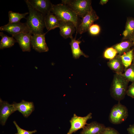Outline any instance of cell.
<instances>
[{
    "label": "cell",
    "mask_w": 134,
    "mask_h": 134,
    "mask_svg": "<svg viewBox=\"0 0 134 134\" xmlns=\"http://www.w3.org/2000/svg\"><path fill=\"white\" fill-rule=\"evenodd\" d=\"M0 36L1 37L0 42V49L10 47L17 42L16 40L13 36H9L2 32H0Z\"/></svg>",
    "instance_id": "cell-21"
},
{
    "label": "cell",
    "mask_w": 134,
    "mask_h": 134,
    "mask_svg": "<svg viewBox=\"0 0 134 134\" xmlns=\"http://www.w3.org/2000/svg\"><path fill=\"white\" fill-rule=\"evenodd\" d=\"M62 3L82 18L93 8L90 0H62Z\"/></svg>",
    "instance_id": "cell-4"
},
{
    "label": "cell",
    "mask_w": 134,
    "mask_h": 134,
    "mask_svg": "<svg viewBox=\"0 0 134 134\" xmlns=\"http://www.w3.org/2000/svg\"><path fill=\"white\" fill-rule=\"evenodd\" d=\"M122 73L124 77L129 82H134V64H132L128 68L125 69Z\"/></svg>",
    "instance_id": "cell-24"
},
{
    "label": "cell",
    "mask_w": 134,
    "mask_h": 134,
    "mask_svg": "<svg viewBox=\"0 0 134 134\" xmlns=\"http://www.w3.org/2000/svg\"><path fill=\"white\" fill-rule=\"evenodd\" d=\"M13 123L16 126L17 131V133L15 134H32L36 133L37 131L36 130L32 131L26 130L21 128L18 125L15 121H13Z\"/></svg>",
    "instance_id": "cell-27"
},
{
    "label": "cell",
    "mask_w": 134,
    "mask_h": 134,
    "mask_svg": "<svg viewBox=\"0 0 134 134\" xmlns=\"http://www.w3.org/2000/svg\"><path fill=\"white\" fill-rule=\"evenodd\" d=\"M92 115L91 113H90L85 116L81 117L74 114L69 121L71 126L67 134H72L81 129H83L88 124L87 123L88 120L92 118Z\"/></svg>",
    "instance_id": "cell-7"
},
{
    "label": "cell",
    "mask_w": 134,
    "mask_h": 134,
    "mask_svg": "<svg viewBox=\"0 0 134 134\" xmlns=\"http://www.w3.org/2000/svg\"><path fill=\"white\" fill-rule=\"evenodd\" d=\"M45 27L48 32L59 27L60 21L53 13L50 12L46 14L44 18Z\"/></svg>",
    "instance_id": "cell-19"
},
{
    "label": "cell",
    "mask_w": 134,
    "mask_h": 134,
    "mask_svg": "<svg viewBox=\"0 0 134 134\" xmlns=\"http://www.w3.org/2000/svg\"><path fill=\"white\" fill-rule=\"evenodd\" d=\"M32 34L30 32L21 33L12 36L16 39L23 52H30L31 50V40Z\"/></svg>",
    "instance_id": "cell-10"
},
{
    "label": "cell",
    "mask_w": 134,
    "mask_h": 134,
    "mask_svg": "<svg viewBox=\"0 0 134 134\" xmlns=\"http://www.w3.org/2000/svg\"><path fill=\"white\" fill-rule=\"evenodd\" d=\"M47 33L43 34H34L32 36L31 45L34 49L39 53L48 51L49 48L46 42L45 37Z\"/></svg>",
    "instance_id": "cell-9"
},
{
    "label": "cell",
    "mask_w": 134,
    "mask_h": 134,
    "mask_svg": "<svg viewBox=\"0 0 134 134\" xmlns=\"http://www.w3.org/2000/svg\"><path fill=\"white\" fill-rule=\"evenodd\" d=\"M106 127L103 124L93 121L86 125L80 134H102Z\"/></svg>",
    "instance_id": "cell-15"
},
{
    "label": "cell",
    "mask_w": 134,
    "mask_h": 134,
    "mask_svg": "<svg viewBox=\"0 0 134 134\" xmlns=\"http://www.w3.org/2000/svg\"><path fill=\"white\" fill-rule=\"evenodd\" d=\"M15 111L12 104L7 101H3L0 99V121L2 125H4L8 118L12 113Z\"/></svg>",
    "instance_id": "cell-12"
},
{
    "label": "cell",
    "mask_w": 134,
    "mask_h": 134,
    "mask_svg": "<svg viewBox=\"0 0 134 134\" xmlns=\"http://www.w3.org/2000/svg\"><path fill=\"white\" fill-rule=\"evenodd\" d=\"M134 45L132 41L128 40L122 41L112 46L117 51L118 54L121 55L130 50Z\"/></svg>",
    "instance_id": "cell-20"
},
{
    "label": "cell",
    "mask_w": 134,
    "mask_h": 134,
    "mask_svg": "<svg viewBox=\"0 0 134 134\" xmlns=\"http://www.w3.org/2000/svg\"><path fill=\"white\" fill-rule=\"evenodd\" d=\"M108 1V0H101L99 4L102 5H103L106 4Z\"/></svg>",
    "instance_id": "cell-31"
},
{
    "label": "cell",
    "mask_w": 134,
    "mask_h": 134,
    "mask_svg": "<svg viewBox=\"0 0 134 134\" xmlns=\"http://www.w3.org/2000/svg\"><path fill=\"white\" fill-rule=\"evenodd\" d=\"M29 3L38 11L46 15L50 12L52 4L49 0H27Z\"/></svg>",
    "instance_id": "cell-13"
},
{
    "label": "cell",
    "mask_w": 134,
    "mask_h": 134,
    "mask_svg": "<svg viewBox=\"0 0 134 134\" xmlns=\"http://www.w3.org/2000/svg\"><path fill=\"white\" fill-rule=\"evenodd\" d=\"M121 55H117L114 58L110 60L107 63L108 67L115 73H122L125 69Z\"/></svg>",
    "instance_id": "cell-17"
},
{
    "label": "cell",
    "mask_w": 134,
    "mask_h": 134,
    "mask_svg": "<svg viewBox=\"0 0 134 134\" xmlns=\"http://www.w3.org/2000/svg\"><path fill=\"white\" fill-rule=\"evenodd\" d=\"M15 110L21 113L23 116L27 118L33 111L34 109V103L32 102L26 101L22 100L19 103L14 102L12 104Z\"/></svg>",
    "instance_id": "cell-11"
},
{
    "label": "cell",
    "mask_w": 134,
    "mask_h": 134,
    "mask_svg": "<svg viewBox=\"0 0 134 134\" xmlns=\"http://www.w3.org/2000/svg\"><path fill=\"white\" fill-rule=\"evenodd\" d=\"M29 14V12L21 14L10 11L8 12L9 19V22L8 23L10 24L20 22L22 19L23 18L26 19L25 17L26 16Z\"/></svg>",
    "instance_id": "cell-23"
},
{
    "label": "cell",
    "mask_w": 134,
    "mask_h": 134,
    "mask_svg": "<svg viewBox=\"0 0 134 134\" xmlns=\"http://www.w3.org/2000/svg\"><path fill=\"white\" fill-rule=\"evenodd\" d=\"M126 94L132 98L134 99V82L132 83L128 87Z\"/></svg>",
    "instance_id": "cell-28"
},
{
    "label": "cell",
    "mask_w": 134,
    "mask_h": 134,
    "mask_svg": "<svg viewBox=\"0 0 134 134\" xmlns=\"http://www.w3.org/2000/svg\"><path fill=\"white\" fill-rule=\"evenodd\" d=\"M99 18L96 11L92 8L83 17L79 25L76 33L81 34L88 31L90 26L94 22Z\"/></svg>",
    "instance_id": "cell-6"
},
{
    "label": "cell",
    "mask_w": 134,
    "mask_h": 134,
    "mask_svg": "<svg viewBox=\"0 0 134 134\" xmlns=\"http://www.w3.org/2000/svg\"><path fill=\"white\" fill-rule=\"evenodd\" d=\"M0 30L7 32L11 35L12 36L20 33L30 32L26 23H21L20 22L8 23L0 27Z\"/></svg>",
    "instance_id": "cell-8"
},
{
    "label": "cell",
    "mask_w": 134,
    "mask_h": 134,
    "mask_svg": "<svg viewBox=\"0 0 134 134\" xmlns=\"http://www.w3.org/2000/svg\"><path fill=\"white\" fill-rule=\"evenodd\" d=\"M132 42H133V44L134 45V39L133 40Z\"/></svg>",
    "instance_id": "cell-33"
},
{
    "label": "cell",
    "mask_w": 134,
    "mask_h": 134,
    "mask_svg": "<svg viewBox=\"0 0 134 134\" xmlns=\"http://www.w3.org/2000/svg\"><path fill=\"white\" fill-rule=\"evenodd\" d=\"M127 130L129 134H134V124L130 125Z\"/></svg>",
    "instance_id": "cell-30"
},
{
    "label": "cell",
    "mask_w": 134,
    "mask_h": 134,
    "mask_svg": "<svg viewBox=\"0 0 134 134\" xmlns=\"http://www.w3.org/2000/svg\"><path fill=\"white\" fill-rule=\"evenodd\" d=\"M132 64H134V46L133 48V60Z\"/></svg>",
    "instance_id": "cell-32"
},
{
    "label": "cell",
    "mask_w": 134,
    "mask_h": 134,
    "mask_svg": "<svg viewBox=\"0 0 134 134\" xmlns=\"http://www.w3.org/2000/svg\"><path fill=\"white\" fill-rule=\"evenodd\" d=\"M76 33L75 37L71 39V41L69 43L71 46L73 57L75 59H77L80 56H83L86 58H88L89 56L84 53L80 49L79 44L82 41L79 39H76Z\"/></svg>",
    "instance_id": "cell-18"
},
{
    "label": "cell",
    "mask_w": 134,
    "mask_h": 134,
    "mask_svg": "<svg viewBox=\"0 0 134 134\" xmlns=\"http://www.w3.org/2000/svg\"><path fill=\"white\" fill-rule=\"evenodd\" d=\"M29 11V15L26 18V23L30 32L32 35L43 34L45 27L44 18L46 15L34 8L27 0H25Z\"/></svg>",
    "instance_id": "cell-1"
},
{
    "label": "cell",
    "mask_w": 134,
    "mask_h": 134,
    "mask_svg": "<svg viewBox=\"0 0 134 134\" xmlns=\"http://www.w3.org/2000/svg\"><path fill=\"white\" fill-rule=\"evenodd\" d=\"M51 12L60 21L72 22L75 26L76 31L79 25V17L66 4L62 3L52 4Z\"/></svg>",
    "instance_id": "cell-3"
},
{
    "label": "cell",
    "mask_w": 134,
    "mask_h": 134,
    "mask_svg": "<svg viewBox=\"0 0 134 134\" xmlns=\"http://www.w3.org/2000/svg\"><path fill=\"white\" fill-rule=\"evenodd\" d=\"M129 82L122 73H115L110 88L111 97L118 102L123 99L126 94Z\"/></svg>",
    "instance_id": "cell-2"
},
{
    "label": "cell",
    "mask_w": 134,
    "mask_h": 134,
    "mask_svg": "<svg viewBox=\"0 0 134 134\" xmlns=\"http://www.w3.org/2000/svg\"><path fill=\"white\" fill-rule=\"evenodd\" d=\"M60 29V34L64 38L66 39L73 38L72 35L76 31L74 24L70 21H60L59 27Z\"/></svg>",
    "instance_id": "cell-14"
},
{
    "label": "cell",
    "mask_w": 134,
    "mask_h": 134,
    "mask_svg": "<svg viewBox=\"0 0 134 134\" xmlns=\"http://www.w3.org/2000/svg\"><path fill=\"white\" fill-rule=\"evenodd\" d=\"M133 51V48L121 55V60L125 69L128 68L132 63Z\"/></svg>",
    "instance_id": "cell-22"
},
{
    "label": "cell",
    "mask_w": 134,
    "mask_h": 134,
    "mask_svg": "<svg viewBox=\"0 0 134 134\" xmlns=\"http://www.w3.org/2000/svg\"><path fill=\"white\" fill-rule=\"evenodd\" d=\"M88 31L91 35H97L99 33L100 28L99 25L93 24L90 26Z\"/></svg>",
    "instance_id": "cell-26"
},
{
    "label": "cell",
    "mask_w": 134,
    "mask_h": 134,
    "mask_svg": "<svg viewBox=\"0 0 134 134\" xmlns=\"http://www.w3.org/2000/svg\"><path fill=\"white\" fill-rule=\"evenodd\" d=\"M117 53L116 50L112 47L105 50L103 53V57L105 58L110 60L114 58Z\"/></svg>",
    "instance_id": "cell-25"
},
{
    "label": "cell",
    "mask_w": 134,
    "mask_h": 134,
    "mask_svg": "<svg viewBox=\"0 0 134 134\" xmlns=\"http://www.w3.org/2000/svg\"><path fill=\"white\" fill-rule=\"evenodd\" d=\"M122 35V41L128 40L133 41L134 39V18H127Z\"/></svg>",
    "instance_id": "cell-16"
},
{
    "label": "cell",
    "mask_w": 134,
    "mask_h": 134,
    "mask_svg": "<svg viewBox=\"0 0 134 134\" xmlns=\"http://www.w3.org/2000/svg\"><path fill=\"white\" fill-rule=\"evenodd\" d=\"M128 116L127 108L120 102L114 105L110 111L109 116V121L114 124H121L125 121Z\"/></svg>",
    "instance_id": "cell-5"
},
{
    "label": "cell",
    "mask_w": 134,
    "mask_h": 134,
    "mask_svg": "<svg viewBox=\"0 0 134 134\" xmlns=\"http://www.w3.org/2000/svg\"><path fill=\"white\" fill-rule=\"evenodd\" d=\"M102 134H120L114 128L110 127H106Z\"/></svg>",
    "instance_id": "cell-29"
}]
</instances>
